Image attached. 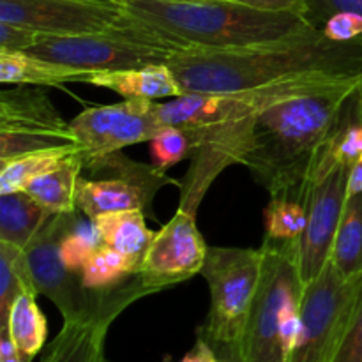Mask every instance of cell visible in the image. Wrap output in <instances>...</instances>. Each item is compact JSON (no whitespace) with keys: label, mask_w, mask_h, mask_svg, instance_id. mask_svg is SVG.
<instances>
[{"label":"cell","mask_w":362,"mask_h":362,"mask_svg":"<svg viewBox=\"0 0 362 362\" xmlns=\"http://www.w3.org/2000/svg\"><path fill=\"white\" fill-rule=\"evenodd\" d=\"M131 18L187 49H239L313 30L306 18L230 0H122Z\"/></svg>","instance_id":"cell-3"},{"label":"cell","mask_w":362,"mask_h":362,"mask_svg":"<svg viewBox=\"0 0 362 362\" xmlns=\"http://www.w3.org/2000/svg\"><path fill=\"white\" fill-rule=\"evenodd\" d=\"M186 49L180 42L127 14L124 23L103 32L76 35L42 34L27 53L64 66L98 73L166 64L173 53Z\"/></svg>","instance_id":"cell-5"},{"label":"cell","mask_w":362,"mask_h":362,"mask_svg":"<svg viewBox=\"0 0 362 362\" xmlns=\"http://www.w3.org/2000/svg\"><path fill=\"white\" fill-rule=\"evenodd\" d=\"M327 147L318 161L308 193V223L299 239V272L304 286L317 279L331 262L332 246L349 198L350 168L332 161Z\"/></svg>","instance_id":"cell-10"},{"label":"cell","mask_w":362,"mask_h":362,"mask_svg":"<svg viewBox=\"0 0 362 362\" xmlns=\"http://www.w3.org/2000/svg\"><path fill=\"white\" fill-rule=\"evenodd\" d=\"M76 151L78 145L46 148V151H37L11 159L7 163H0V194L23 191L30 180L59 166L64 159H67Z\"/></svg>","instance_id":"cell-23"},{"label":"cell","mask_w":362,"mask_h":362,"mask_svg":"<svg viewBox=\"0 0 362 362\" xmlns=\"http://www.w3.org/2000/svg\"><path fill=\"white\" fill-rule=\"evenodd\" d=\"M138 267L136 260L101 243L81 271V285L92 292H106L133 278Z\"/></svg>","instance_id":"cell-22"},{"label":"cell","mask_w":362,"mask_h":362,"mask_svg":"<svg viewBox=\"0 0 362 362\" xmlns=\"http://www.w3.org/2000/svg\"><path fill=\"white\" fill-rule=\"evenodd\" d=\"M331 264L339 274H362V193L346 198L341 223L332 246Z\"/></svg>","instance_id":"cell-21"},{"label":"cell","mask_w":362,"mask_h":362,"mask_svg":"<svg viewBox=\"0 0 362 362\" xmlns=\"http://www.w3.org/2000/svg\"><path fill=\"white\" fill-rule=\"evenodd\" d=\"M214 349L216 352L219 354V357H221L223 362H240L235 345H218L214 346Z\"/></svg>","instance_id":"cell-37"},{"label":"cell","mask_w":362,"mask_h":362,"mask_svg":"<svg viewBox=\"0 0 362 362\" xmlns=\"http://www.w3.org/2000/svg\"><path fill=\"white\" fill-rule=\"evenodd\" d=\"M90 74V71L52 62L27 52L0 49V81L4 85L64 87L69 83H88Z\"/></svg>","instance_id":"cell-15"},{"label":"cell","mask_w":362,"mask_h":362,"mask_svg":"<svg viewBox=\"0 0 362 362\" xmlns=\"http://www.w3.org/2000/svg\"><path fill=\"white\" fill-rule=\"evenodd\" d=\"M99 244H101V240H99L94 226H92L90 233H85L83 230H80V226L67 233L60 243V258H62L67 271L81 276V271L90 260L94 251L98 250Z\"/></svg>","instance_id":"cell-28"},{"label":"cell","mask_w":362,"mask_h":362,"mask_svg":"<svg viewBox=\"0 0 362 362\" xmlns=\"http://www.w3.org/2000/svg\"><path fill=\"white\" fill-rule=\"evenodd\" d=\"M362 303V274H339L329 262L304 286L300 325L290 362H334Z\"/></svg>","instance_id":"cell-7"},{"label":"cell","mask_w":362,"mask_h":362,"mask_svg":"<svg viewBox=\"0 0 362 362\" xmlns=\"http://www.w3.org/2000/svg\"><path fill=\"white\" fill-rule=\"evenodd\" d=\"M35 297L34 293H21L11 306L6 324H0V327H7L11 339L27 362L45 349L48 336V324Z\"/></svg>","instance_id":"cell-20"},{"label":"cell","mask_w":362,"mask_h":362,"mask_svg":"<svg viewBox=\"0 0 362 362\" xmlns=\"http://www.w3.org/2000/svg\"><path fill=\"white\" fill-rule=\"evenodd\" d=\"M85 158V156H83ZM83 172L106 173V177H80L76 187V207L88 219L124 211H144L154 218L152 200L163 187L175 182L158 166L134 163L119 152L85 158Z\"/></svg>","instance_id":"cell-8"},{"label":"cell","mask_w":362,"mask_h":362,"mask_svg":"<svg viewBox=\"0 0 362 362\" xmlns=\"http://www.w3.org/2000/svg\"><path fill=\"white\" fill-rule=\"evenodd\" d=\"M362 193V159L350 168L349 175V197Z\"/></svg>","instance_id":"cell-36"},{"label":"cell","mask_w":362,"mask_h":362,"mask_svg":"<svg viewBox=\"0 0 362 362\" xmlns=\"http://www.w3.org/2000/svg\"><path fill=\"white\" fill-rule=\"evenodd\" d=\"M110 327L112 322L105 318L64 322L41 362H108L105 349Z\"/></svg>","instance_id":"cell-16"},{"label":"cell","mask_w":362,"mask_h":362,"mask_svg":"<svg viewBox=\"0 0 362 362\" xmlns=\"http://www.w3.org/2000/svg\"><path fill=\"white\" fill-rule=\"evenodd\" d=\"M264 218L265 239L299 240L308 223L306 204L292 198H271Z\"/></svg>","instance_id":"cell-25"},{"label":"cell","mask_w":362,"mask_h":362,"mask_svg":"<svg viewBox=\"0 0 362 362\" xmlns=\"http://www.w3.org/2000/svg\"><path fill=\"white\" fill-rule=\"evenodd\" d=\"M264 271V250L209 247L204 276L211 293L207 322L198 334L211 345H237L253 310Z\"/></svg>","instance_id":"cell-6"},{"label":"cell","mask_w":362,"mask_h":362,"mask_svg":"<svg viewBox=\"0 0 362 362\" xmlns=\"http://www.w3.org/2000/svg\"><path fill=\"white\" fill-rule=\"evenodd\" d=\"M0 362H27L11 339L7 327H0Z\"/></svg>","instance_id":"cell-35"},{"label":"cell","mask_w":362,"mask_h":362,"mask_svg":"<svg viewBox=\"0 0 362 362\" xmlns=\"http://www.w3.org/2000/svg\"><path fill=\"white\" fill-rule=\"evenodd\" d=\"M108 362H110V361H108Z\"/></svg>","instance_id":"cell-40"},{"label":"cell","mask_w":362,"mask_h":362,"mask_svg":"<svg viewBox=\"0 0 362 362\" xmlns=\"http://www.w3.org/2000/svg\"><path fill=\"white\" fill-rule=\"evenodd\" d=\"M356 110L359 119H362V80L361 83L357 85V90H356Z\"/></svg>","instance_id":"cell-38"},{"label":"cell","mask_w":362,"mask_h":362,"mask_svg":"<svg viewBox=\"0 0 362 362\" xmlns=\"http://www.w3.org/2000/svg\"><path fill=\"white\" fill-rule=\"evenodd\" d=\"M354 99L350 110L354 106ZM350 110L346 113L345 120H343L341 127L338 129V133L329 141L327 152L332 161L352 168L357 161L362 159V119H359V115H357V110L352 119Z\"/></svg>","instance_id":"cell-27"},{"label":"cell","mask_w":362,"mask_h":362,"mask_svg":"<svg viewBox=\"0 0 362 362\" xmlns=\"http://www.w3.org/2000/svg\"><path fill=\"white\" fill-rule=\"evenodd\" d=\"M99 240L126 257L141 264L156 233L148 230L147 214L144 211H124L103 214L92 219Z\"/></svg>","instance_id":"cell-18"},{"label":"cell","mask_w":362,"mask_h":362,"mask_svg":"<svg viewBox=\"0 0 362 362\" xmlns=\"http://www.w3.org/2000/svg\"><path fill=\"white\" fill-rule=\"evenodd\" d=\"M179 362H223L219 354L216 352L214 346L204 338V336L198 334L197 343L193 345V349L186 354Z\"/></svg>","instance_id":"cell-34"},{"label":"cell","mask_w":362,"mask_h":362,"mask_svg":"<svg viewBox=\"0 0 362 362\" xmlns=\"http://www.w3.org/2000/svg\"><path fill=\"white\" fill-rule=\"evenodd\" d=\"M21 293L39 296L27 253L21 247L0 240V324H6L11 306Z\"/></svg>","instance_id":"cell-24"},{"label":"cell","mask_w":362,"mask_h":362,"mask_svg":"<svg viewBox=\"0 0 362 362\" xmlns=\"http://www.w3.org/2000/svg\"><path fill=\"white\" fill-rule=\"evenodd\" d=\"M126 20L122 6L98 0H0V21L46 35L103 32Z\"/></svg>","instance_id":"cell-13"},{"label":"cell","mask_w":362,"mask_h":362,"mask_svg":"<svg viewBox=\"0 0 362 362\" xmlns=\"http://www.w3.org/2000/svg\"><path fill=\"white\" fill-rule=\"evenodd\" d=\"M41 35V32L0 21V49H7V52H27V49H30L39 41Z\"/></svg>","instance_id":"cell-31"},{"label":"cell","mask_w":362,"mask_h":362,"mask_svg":"<svg viewBox=\"0 0 362 362\" xmlns=\"http://www.w3.org/2000/svg\"><path fill=\"white\" fill-rule=\"evenodd\" d=\"M357 13L362 16V0H306L308 23L320 30L329 16L336 13Z\"/></svg>","instance_id":"cell-30"},{"label":"cell","mask_w":362,"mask_h":362,"mask_svg":"<svg viewBox=\"0 0 362 362\" xmlns=\"http://www.w3.org/2000/svg\"><path fill=\"white\" fill-rule=\"evenodd\" d=\"M198 148V134L193 129L163 127L151 140V154L154 166L161 172L175 166L186 158H193Z\"/></svg>","instance_id":"cell-26"},{"label":"cell","mask_w":362,"mask_h":362,"mask_svg":"<svg viewBox=\"0 0 362 362\" xmlns=\"http://www.w3.org/2000/svg\"><path fill=\"white\" fill-rule=\"evenodd\" d=\"M98 2H105V4H113V6H122V0H98Z\"/></svg>","instance_id":"cell-39"},{"label":"cell","mask_w":362,"mask_h":362,"mask_svg":"<svg viewBox=\"0 0 362 362\" xmlns=\"http://www.w3.org/2000/svg\"><path fill=\"white\" fill-rule=\"evenodd\" d=\"M85 168V158L78 148L59 166L35 177L25 186V193L34 198L49 214L76 212V187Z\"/></svg>","instance_id":"cell-17"},{"label":"cell","mask_w":362,"mask_h":362,"mask_svg":"<svg viewBox=\"0 0 362 362\" xmlns=\"http://www.w3.org/2000/svg\"><path fill=\"white\" fill-rule=\"evenodd\" d=\"M184 94H232L299 78H362V39L334 42L313 28L239 49H186L166 62Z\"/></svg>","instance_id":"cell-2"},{"label":"cell","mask_w":362,"mask_h":362,"mask_svg":"<svg viewBox=\"0 0 362 362\" xmlns=\"http://www.w3.org/2000/svg\"><path fill=\"white\" fill-rule=\"evenodd\" d=\"M361 80L332 81L281 99L246 119L194 129L198 148L180 182L179 207L197 212L216 177L233 163L246 166L271 198L306 204L318 161L341 127Z\"/></svg>","instance_id":"cell-1"},{"label":"cell","mask_w":362,"mask_h":362,"mask_svg":"<svg viewBox=\"0 0 362 362\" xmlns=\"http://www.w3.org/2000/svg\"><path fill=\"white\" fill-rule=\"evenodd\" d=\"M163 127L159 105L147 99L94 106L71 120L74 140L85 158L113 154L129 145L151 141Z\"/></svg>","instance_id":"cell-11"},{"label":"cell","mask_w":362,"mask_h":362,"mask_svg":"<svg viewBox=\"0 0 362 362\" xmlns=\"http://www.w3.org/2000/svg\"><path fill=\"white\" fill-rule=\"evenodd\" d=\"M69 145H76L71 122L45 92L18 85L0 94V163Z\"/></svg>","instance_id":"cell-9"},{"label":"cell","mask_w":362,"mask_h":362,"mask_svg":"<svg viewBox=\"0 0 362 362\" xmlns=\"http://www.w3.org/2000/svg\"><path fill=\"white\" fill-rule=\"evenodd\" d=\"M334 362H362V303Z\"/></svg>","instance_id":"cell-32"},{"label":"cell","mask_w":362,"mask_h":362,"mask_svg":"<svg viewBox=\"0 0 362 362\" xmlns=\"http://www.w3.org/2000/svg\"><path fill=\"white\" fill-rule=\"evenodd\" d=\"M207 251L209 246L197 226V212L179 209L156 232L136 276L152 293L163 292L200 274Z\"/></svg>","instance_id":"cell-12"},{"label":"cell","mask_w":362,"mask_h":362,"mask_svg":"<svg viewBox=\"0 0 362 362\" xmlns=\"http://www.w3.org/2000/svg\"><path fill=\"white\" fill-rule=\"evenodd\" d=\"M262 250L260 288L235 349L240 362H290L299 334L304 293L299 240L264 239Z\"/></svg>","instance_id":"cell-4"},{"label":"cell","mask_w":362,"mask_h":362,"mask_svg":"<svg viewBox=\"0 0 362 362\" xmlns=\"http://www.w3.org/2000/svg\"><path fill=\"white\" fill-rule=\"evenodd\" d=\"M88 85L108 88L124 99H175L182 95L179 81L168 64L129 67L119 71H98L90 74Z\"/></svg>","instance_id":"cell-14"},{"label":"cell","mask_w":362,"mask_h":362,"mask_svg":"<svg viewBox=\"0 0 362 362\" xmlns=\"http://www.w3.org/2000/svg\"><path fill=\"white\" fill-rule=\"evenodd\" d=\"M230 2L265 11V13H290L300 14V16L306 13V0H230Z\"/></svg>","instance_id":"cell-33"},{"label":"cell","mask_w":362,"mask_h":362,"mask_svg":"<svg viewBox=\"0 0 362 362\" xmlns=\"http://www.w3.org/2000/svg\"><path fill=\"white\" fill-rule=\"evenodd\" d=\"M322 34L334 42H352L362 39V16L357 13H336L325 20Z\"/></svg>","instance_id":"cell-29"},{"label":"cell","mask_w":362,"mask_h":362,"mask_svg":"<svg viewBox=\"0 0 362 362\" xmlns=\"http://www.w3.org/2000/svg\"><path fill=\"white\" fill-rule=\"evenodd\" d=\"M52 216L25 191L0 194V240L25 250Z\"/></svg>","instance_id":"cell-19"}]
</instances>
